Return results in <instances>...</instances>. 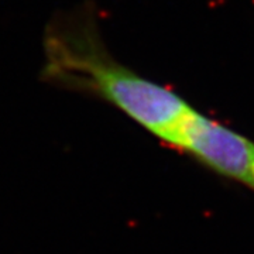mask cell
Segmentation results:
<instances>
[{"label": "cell", "mask_w": 254, "mask_h": 254, "mask_svg": "<svg viewBox=\"0 0 254 254\" xmlns=\"http://www.w3.org/2000/svg\"><path fill=\"white\" fill-rule=\"evenodd\" d=\"M226 178L253 184L254 143L193 109L171 144Z\"/></svg>", "instance_id": "2"}, {"label": "cell", "mask_w": 254, "mask_h": 254, "mask_svg": "<svg viewBox=\"0 0 254 254\" xmlns=\"http://www.w3.org/2000/svg\"><path fill=\"white\" fill-rule=\"evenodd\" d=\"M100 28L98 7L89 0L55 11L41 37L40 79L54 88L103 100L171 144L195 108L173 89L118 61Z\"/></svg>", "instance_id": "1"}, {"label": "cell", "mask_w": 254, "mask_h": 254, "mask_svg": "<svg viewBox=\"0 0 254 254\" xmlns=\"http://www.w3.org/2000/svg\"><path fill=\"white\" fill-rule=\"evenodd\" d=\"M252 188L254 190V165H253V184H252Z\"/></svg>", "instance_id": "3"}]
</instances>
